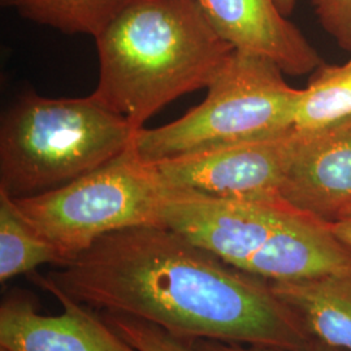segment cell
I'll list each match as a JSON object with an SVG mask.
<instances>
[{"label":"cell","mask_w":351,"mask_h":351,"mask_svg":"<svg viewBox=\"0 0 351 351\" xmlns=\"http://www.w3.org/2000/svg\"><path fill=\"white\" fill-rule=\"evenodd\" d=\"M195 351H288L261 345H247L239 342H226L217 339H195L191 342ZM301 351H345L335 346H330L319 339H311V342Z\"/></svg>","instance_id":"e0dca14e"},{"label":"cell","mask_w":351,"mask_h":351,"mask_svg":"<svg viewBox=\"0 0 351 351\" xmlns=\"http://www.w3.org/2000/svg\"><path fill=\"white\" fill-rule=\"evenodd\" d=\"M328 226L341 241H343L346 245L351 246V213L337 223L328 224Z\"/></svg>","instance_id":"ac0fdd59"},{"label":"cell","mask_w":351,"mask_h":351,"mask_svg":"<svg viewBox=\"0 0 351 351\" xmlns=\"http://www.w3.org/2000/svg\"><path fill=\"white\" fill-rule=\"evenodd\" d=\"M313 5L322 27L351 53V0H313Z\"/></svg>","instance_id":"2e32d148"},{"label":"cell","mask_w":351,"mask_h":351,"mask_svg":"<svg viewBox=\"0 0 351 351\" xmlns=\"http://www.w3.org/2000/svg\"><path fill=\"white\" fill-rule=\"evenodd\" d=\"M281 197L326 224L351 213V119L319 130H302Z\"/></svg>","instance_id":"9c48e42d"},{"label":"cell","mask_w":351,"mask_h":351,"mask_svg":"<svg viewBox=\"0 0 351 351\" xmlns=\"http://www.w3.org/2000/svg\"><path fill=\"white\" fill-rule=\"evenodd\" d=\"M311 339L351 351V269L291 281H269Z\"/></svg>","instance_id":"8fae6325"},{"label":"cell","mask_w":351,"mask_h":351,"mask_svg":"<svg viewBox=\"0 0 351 351\" xmlns=\"http://www.w3.org/2000/svg\"><path fill=\"white\" fill-rule=\"evenodd\" d=\"M269 59L234 50L215 77L206 99L175 121L142 128L133 147L150 163L294 128L303 88L290 86Z\"/></svg>","instance_id":"277c9868"},{"label":"cell","mask_w":351,"mask_h":351,"mask_svg":"<svg viewBox=\"0 0 351 351\" xmlns=\"http://www.w3.org/2000/svg\"><path fill=\"white\" fill-rule=\"evenodd\" d=\"M32 274L33 282L55 297L63 313L40 315L32 291L13 289L0 304V348L10 351H138L99 313L64 294L46 276Z\"/></svg>","instance_id":"ba28073f"},{"label":"cell","mask_w":351,"mask_h":351,"mask_svg":"<svg viewBox=\"0 0 351 351\" xmlns=\"http://www.w3.org/2000/svg\"><path fill=\"white\" fill-rule=\"evenodd\" d=\"M42 264L63 267L58 250L19 213L13 199L0 191V282L32 274Z\"/></svg>","instance_id":"7c38bea8"},{"label":"cell","mask_w":351,"mask_h":351,"mask_svg":"<svg viewBox=\"0 0 351 351\" xmlns=\"http://www.w3.org/2000/svg\"><path fill=\"white\" fill-rule=\"evenodd\" d=\"M277 7L278 10L281 11V13L284 16L289 17L291 12L294 11L295 8V4H297V0H276Z\"/></svg>","instance_id":"d6986e66"},{"label":"cell","mask_w":351,"mask_h":351,"mask_svg":"<svg viewBox=\"0 0 351 351\" xmlns=\"http://www.w3.org/2000/svg\"><path fill=\"white\" fill-rule=\"evenodd\" d=\"M136 133L91 95L25 93L1 117L0 191L25 198L64 186L125 152Z\"/></svg>","instance_id":"3957f363"},{"label":"cell","mask_w":351,"mask_h":351,"mask_svg":"<svg viewBox=\"0 0 351 351\" xmlns=\"http://www.w3.org/2000/svg\"><path fill=\"white\" fill-rule=\"evenodd\" d=\"M99 314L108 326L138 351H195L191 341L176 337L149 322L125 315Z\"/></svg>","instance_id":"9a60e30c"},{"label":"cell","mask_w":351,"mask_h":351,"mask_svg":"<svg viewBox=\"0 0 351 351\" xmlns=\"http://www.w3.org/2000/svg\"><path fill=\"white\" fill-rule=\"evenodd\" d=\"M294 210L282 198L230 199L165 185L162 221L165 228L246 272Z\"/></svg>","instance_id":"52a82bcc"},{"label":"cell","mask_w":351,"mask_h":351,"mask_svg":"<svg viewBox=\"0 0 351 351\" xmlns=\"http://www.w3.org/2000/svg\"><path fill=\"white\" fill-rule=\"evenodd\" d=\"M45 276L97 313L141 319L191 342L217 339L301 351L313 339L268 280L165 226L110 233Z\"/></svg>","instance_id":"6da1fadb"},{"label":"cell","mask_w":351,"mask_h":351,"mask_svg":"<svg viewBox=\"0 0 351 351\" xmlns=\"http://www.w3.org/2000/svg\"><path fill=\"white\" fill-rule=\"evenodd\" d=\"M0 351H10V350H7V349H4V348H0Z\"/></svg>","instance_id":"ffe728a7"},{"label":"cell","mask_w":351,"mask_h":351,"mask_svg":"<svg viewBox=\"0 0 351 351\" xmlns=\"http://www.w3.org/2000/svg\"><path fill=\"white\" fill-rule=\"evenodd\" d=\"M95 43L91 97L136 132L177 98L208 88L234 51L198 0H129Z\"/></svg>","instance_id":"7a4b0ae2"},{"label":"cell","mask_w":351,"mask_h":351,"mask_svg":"<svg viewBox=\"0 0 351 351\" xmlns=\"http://www.w3.org/2000/svg\"><path fill=\"white\" fill-rule=\"evenodd\" d=\"M164 190L155 164L143 160L132 143L111 162L64 186L12 199L66 265L110 233L164 226Z\"/></svg>","instance_id":"5b68a950"},{"label":"cell","mask_w":351,"mask_h":351,"mask_svg":"<svg viewBox=\"0 0 351 351\" xmlns=\"http://www.w3.org/2000/svg\"><path fill=\"white\" fill-rule=\"evenodd\" d=\"M217 34L234 50L263 56L285 75L315 72L323 60L276 0H198Z\"/></svg>","instance_id":"30bf717a"},{"label":"cell","mask_w":351,"mask_h":351,"mask_svg":"<svg viewBox=\"0 0 351 351\" xmlns=\"http://www.w3.org/2000/svg\"><path fill=\"white\" fill-rule=\"evenodd\" d=\"M27 20L65 34L97 38L129 0H11Z\"/></svg>","instance_id":"5bb4252c"},{"label":"cell","mask_w":351,"mask_h":351,"mask_svg":"<svg viewBox=\"0 0 351 351\" xmlns=\"http://www.w3.org/2000/svg\"><path fill=\"white\" fill-rule=\"evenodd\" d=\"M351 119V60L339 65L322 64L303 88L294 126L319 130Z\"/></svg>","instance_id":"4fadbf2b"},{"label":"cell","mask_w":351,"mask_h":351,"mask_svg":"<svg viewBox=\"0 0 351 351\" xmlns=\"http://www.w3.org/2000/svg\"><path fill=\"white\" fill-rule=\"evenodd\" d=\"M295 126L287 132L198 151L156 162L167 186L219 198L280 199L281 188L301 141ZM284 199V198H282Z\"/></svg>","instance_id":"8992f818"}]
</instances>
